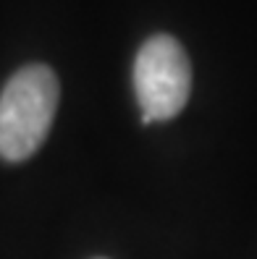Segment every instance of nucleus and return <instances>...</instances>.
Returning <instances> with one entry per match:
<instances>
[{"mask_svg":"<svg viewBox=\"0 0 257 259\" xmlns=\"http://www.w3.org/2000/svg\"><path fill=\"white\" fill-rule=\"evenodd\" d=\"M134 92L142 123L176 118L192 92V63L181 42L171 34L150 37L134 60Z\"/></svg>","mask_w":257,"mask_h":259,"instance_id":"obj_2","label":"nucleus"},{"mask_svg":"<svg viewBox=\"0 0 257 259\" xmlns=\"http://www.w3.org/2000/svg\"><path fill=\"white\" fill-rule=\"evenodd\" d=\"M58 95V76L42 63L11 76L0 92V157L21 162L34 155L50 134Z\"/></svg>","mask_w":257,"mask_h":259,"instance_id":"obj_1","label":"nucleus"}]
</instances>
